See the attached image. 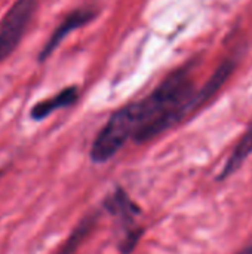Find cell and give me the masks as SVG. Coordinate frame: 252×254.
<instances>
[{
	"mask_svg": "<svg viewBox=\"0 0 252 254\" xmlns=\"http://www.w3.org/2000/svg\"><path fill=\"white\" fill-rule=\"evenodd\" d=\"M233 70L232 61L220 65L211 79L198 88L189 65L169 73L149 95L126 104L135 144L147 143L174 128L189 115L206 104Z\"/></svg>",
	"mask_w": 252,
	"mask_h": 254,
	"instance_id": "cell-1",
	"label": "cell"
},
{
	"mask_svg": "<svg viewBox=\"0 0 252 254\" xmlns=\"http://www.w3.org/2000/svg\"><path fill=\"white\" fill-rule=\"evenodd\" d=\"M134 128L126 106L116 110L105 125L100 129L92 141L89 156L95 164L110 161L129 140H132Z\"/></svg>",
	"mask_w": 252,
	"mask_h": 254,
	"instance_id": "cell-2",
	"label": "cell"
},
{
	"mask_svg": "<svg viewBox=\"0 0 252 254\" xmlns=\"http://www.w3.org/2000/svg\"><path fill=\"white\" fill-rule=\"evenodd\" d=\"M39 0H15L0 21V63H3L22 40L31 22Z\"/></svg>",
	"mask_w": 252,
	"mask_h": 254,
	"instance_id": "cell-3",
	"label": "cell"
},
{
	"mask_svg": "<svg viewBox=\"0 0 252 254\" xmlns=\"http://www.w3.org/2000/svg\"><path fill=\"white\" fill-rule=\"evenodd\" d=\"M97 13H98V10L95 7L83 6V7H77V9L71 10L68 15H65L64 19L58 24V27L52 31L50 37L43 45L42 51L39 52V57H37L40 63L46 61L71 31H76V30L82 28L83 25H88L97 16Z\"/></svg>",
	"mask_w": 252,
	"mask_h": 254,
	"instance_id": "cell-4",
	"label": "cell"
},
{
	"mask_svg": "<svg viewBox=\"0 0 252 254\" xmlns=\"http://www.w3.org/2000/svg\"><path fill=\"white\" fill-rule=\"evenodd\" d=\"M105 210L114 216L117 220H120L123 226V234L138 228L135 223V219L141 214V208L138 204L128 195V192L123 188H116L105 199L104 204Z\"/></svg>",
	"mask_w": 252,
	"mask_h": 254,
	"instance_id": "cell-5",
	"label": "cell"
},
{
	"mask_svg": "<svg viewBox=\"0 0 252 254\" xmlns=\"http://www.w3.org/2000/svg\"><path fill=\"white\" fill-rule=\"evenodd\" d=\"M77 100H79V88L76 85L67 86L59 92H56L55 95L36 103L30 110V118L33 121H43L59 109L71 107L73 104L77 103Z\"/></svg>",
	"mask_w": 252,
	"mask_h": 254,
	"instance_id": "cell-6",
	"label": "cell"
},
{
	"mask_svg": "<svg viewBox=\"0 0 252 254\" xmlns=\"http://www.w3.org/2000/svg\"><path fill=\"white\" fill-rule=\"evenodd\" d=\"M252 153V122L251 125L247 128V131L244 132V135L241 137V140L236 143L232 155L229 156L226 165L223 167L218 180H224L227 177H230L232 174H235L241 165L248 159V156Z\"/></svg>",
	"mask_w": 252,
	"mask_h": 254,
	"instance_id": "cell-7",
	"label": "cell"
},
{
	"mask_svg": "<svg viewBox=\"0 0 252 254\" xmlns=\"http://www.w3.org/2000/svg\"><path fill=\"white\" fill-rule=\"evenodd\" d=\"M97 222H98V213H89L88 216H85L71 231L68 238L64 241L58 254H74V252L82 246V243L89 237Z\"/></svg>",
	"mask_w": 252,
	"mask_h": 254,
	"instance_id": "cell-8",
	"label": "cell"
},
{
	"mask_svg": "<svg viewBox=\"0 0 252 254\" xmlns=\"http://www.w3.org/2000/svg\"><path fill=\"white\" fill-rule=\"evenodd\" d=\"M143 232H144V231H143V228H141V226H138V228H135V229H131V231L125 232V234H123V237H122V240H120V246H119L120 253L122 254L132 253V252L135 250V247H137V244H138L140 238L143 237Z\"/></svg>",
	"mask_w": 252,
	"mask_h": 254,
	"instance_id": "cell-9",
	"label": "cell"
},
{
	"mask_svg": "<svg viewBox=\"0 0 252 254\" xmlns=\"http://www.w3.org/2000/svg\"><path fill=\"white\" fill-rule=\"evenodd\" d=\"M238 254H252V243L251 244H248L245 249H242V250H241Z\"/></svg>",
	"mask_w": 252,
	"mask_h": 254,
	"instance_id": "cell-10",
	"label": "cell"
},
{
	"mask_svg": "<svg viewBox=\"0 0 252 254\" xmlns=\"http://www.w3.org/2000/svg\"><path fill=\"white\" fill-rule=\"evenodd\" d=\"M4 174V170H0V179H1V176Z\"/></svg>",
	"mask_w": 252,
	"mask_h": 254,
	"instance_id": "cell-11",
	"label": "cell"
}]
</instances>
